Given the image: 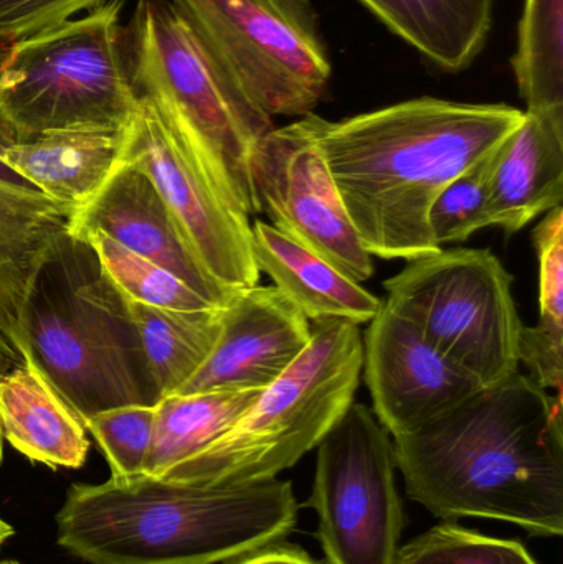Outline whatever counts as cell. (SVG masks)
I'll list each match as a JSON object with an SVG mask.
<instances>
[{
  "instance_id": "cell-1",
  "label": "cell",
  "mask_w": 563,
  "mask_h": 564,
  "mask_svg": "<svg viewBox=\"0 0 563 564\" xmlns=\"http://www.w3.org/2000/svg\"><path fill=\"white\" fill-rule=\"evenodd\" d=\"M509 105L423 98L344 121L310 115L347 217L370 257L413 261L442 250L429 212L440 192L524 121Z\"/></svg>"
},
{
  "instance_id": "cell-2",
  "label": "cell",
  "mask_w": 563,
  "mask_h": 564,
  "mask_svg": "<svg viewBox=\"0 0 563 564\" xmlns=\"http://www.w3.org/2000/svg\"><path fill=\"white\" fill-rule=\"evenodd\" d=\"M407 492L439 519L505 520L563 532L562 393L531 377L483 388L450 413L393 437Z\"/></svg>"
},
{
  "instance_id": "cell-3",
  "label": "cell",
  "mask_w": 563,
  "mask_h": 564,
  "mask_svg": "<svg viewBox=\"0 0 563 564\" xmlns=\"http://www.w3.org/2000/svg\"><path fill=\"white\" fill-rule=\"evenodd\" d=\"M296 512L291 484L278 479H109L72 486L56 513V542L88 564H215L283 539Z\"/></svg>"
},
{
  "instance_id": "cell-4",
  "label": "cell",
  "mask_w": 563,
  "mask_h": 564,
  "mask_svg": "<svg viewBox=\"0 0 563 564\" xmlns=\"http://www.w3.org/2000/svg\"><path fill=\"white\" fill-rule=\"evenodd\" d=\"M22 347L82 423L99 411L161 400L128 299L91 245L68 231L30 284Z\"/></svg>"
},
{
  "instance_id": "cell-5",
  "label": "cell",
  "mask_w": 563,
  "mask_h": 564,
  "mask_svg": "<svg viewBox=\"0 0 563 564\" xmlns=\"http://www.w3.org/2000/svg\"><path fill=\"white\" fill-rule=\"evenodd\" d=\"M124 50L138 98L151 99L235 210L260 214L250 161L273 119L218 72L171 0H139Z\"/></svg>"
},
{
  "instance_id": "cell-6",
  "label": "cell",
  "mask_w": 563,
  "mask_h": 564,
  "mask_svg": "<svg viewBox=\"0 0 563 564\" xmlns=\"http://www.w3.org/2000/svg\"><path fill=\"white\" fill-rule=\"evenodd\" d=\"M362 365L359 325L343 318L314 322L301 357L224 434L162 480L237 486L277 479L320 446L349 410Z\"/></svg>"
},
{
  "instance_id": "cell-7",
  "label": "cell",
  "mask_w": 563,
  "mask_h": 564,
  "mask_svg": "<svg viewBox=\"0 0 563 564\" xmlns=\"http://www.w3.org/2000/svg\"><path fill=\"white\" fill-rule=\"evenodd\" d=\"M124 0H106L12 43L0 72V115L20 141L76 128L122 129L138 95L126 62Z\"/></svg>"
},
{
  "instance_id": "cell-8",
  "label": "cell",
  "mask_w": 563,
  "mask_h": 564,
  "mask_svg": "<svg viewBox=\"0 0 563 564\" xmlns=\"http://www.w3.org/2000/svg\"><path fill=\"white\" fill-rule=\"evenodd\" d=\"M218 72L260 111L304 118L333 62L313 0H171Z\"/></svg>"
},
{
  "instance_id": "cell-9",
  "label": "cell",
  "mask_w": 563,
  "mask_h": 564,
  "mask_svg": "<svg viewBox=\"0 0 563 564\" xmlns=\"http://www.w3.org/2000/svg\"><path fill=\"white\" fill-rule=\"evenodd\" d=\"M386 304L485 387L519 370L512 276L489 250H440L383 282Z\"/></svg>"
},
{
  "instance_id": "cell-10",
  "label": "cell",
  "mask_w": 563,
  "mask_h": 564,
  "mask_svg": "<svg viewBox=\"0 0 563 564\" xmlns=\"http://www.w3.org/2000/svg\"><path fill=\"white\" fill-rule=\"evenodd\" d=\"M396 449L366 404H350L317 446L311 506L331 564H396L403 527Z\"/></svg>"
},
{
  "instance_id": "cell-11",
  "label": "cell",
  "mask_w": 563,
  "mask_h": 564,
  "mask_svg": "<svg viewBox=\"0 0 563 564\" xmlns=\"http://www.w3.org/2000/svg\"><path fill=\"white\" fill-rule=\"evenodd\" d=\"M119 162L151 178L188 253L225 295L260 284L250 220L221 197L151 99L139 98Z\"/></svg>"
},
{
  "instance_id": "cell-12",
  "label": "cell",
  "mask_w": 563,
  "mask_h": 564,
  "mask_svg": "<svg viewBox=\"0 0 563 564\" xmlns=\"http://www.w3.org/2000/svg\"><path fill=\"white\" fill-rule=\"evenodd\" d=\"M250 175L255 200L271 227L350 280L372 278V257L347 217L310 115L274 128L258 144Z\"/></svg>"
},
{
  "instance_id": "cell-13",
  "label": "cell",
  "mask_w": 563,
  "mask_h": 564,
  "mask_svg": "<svg viewBox=\"0 0 563 564\" xmlns=\"http://www.w3.org/2000/svg\"><path fill=\"white\" fill-rule=\"evenodd\" d=\"M373 414L393 437L413 433L486 388L383 302L364 337Z\"/></svg>"
},
{
  "instance_id": "cell-14",
  "label": "cell",
  "mask_w": 563,
  "mask_h": 564,
  "mask_svg": "<svg viewBox=\"0 0 563 564\" xmlns=\"http://www.w3.org/2000/svg\"><path fill=\"white\" fill-rule=\"evenodd\" d=\"M310 341V321L274 285L241 289L221 305L214 350L175 394L263 391L301 357Z\"/></svg>"
},
{
  "instance_id": "cell-15",
  "label": "cell",
  "mask_w": 563,
  "mask_h": 564,
  "mask_svg": "<svg viewBox=\"0 0 563 564\" xmlns=\"http://www.w3.org/2000/svg\"><path fill=\"white\" fill-rule=\"evenodd\" d=\"M89 231H101L132 253L165 268L214 304L224 305L230 299L195 263L158 188L132 165L118 162L101 191L76 210L68 234L79 238Z\"/></svg>"
},
{
  "instance_id": "cell-16",
  "label": "cell",
  "mask_w": 563,
  "mask_h": 564,
  "mask_svg": "<svg viewBox=\"0 0 563 564\" xmlns=\"http://www.w3.org/2000/svg\"><path fill=\"white\" fill-rule=\"evenodd\" d=\"M524 112L522 124L495 152L489 177L488 224L508 235L563 200V109Z\"/></svg>"
},
{
  "instance_id": "cell-17",
  "label": "cell",
  "mask_w": 563,
  "mask_h": 564,
  "mask_svg": "<svg viewBox=\"0 0 563 564\" xmlns=\"http://www.w3.org/2000/svg\"><path fill=\"white\" fill-rule=\"evenodd\" d=\"M75 214L0 159V328L19 348L30 284L50 248L69 230Z\"/></svg>"
},
{
  "instance_id": "cell-18",
  "label": "cell",
  "mask_w": 563,
  "mask_h": 564,
  "mask_svg": "<svg viewBox=\"0 0 563 564\" xmlns=\"http://www.w3.org/2000/svg\"><path fill=\"white\" fill-rule=\"evenodd\" d=\"M20 350L22 364L0 380L2 437L33 463L79 469L89 451L85 426L29 350Z\"/></svg>"
},
{
  "instance_id": "cell-19",
  "label": "cell",
  "mask_w": 563,
  "mask_h": 564,
  "mask_svg": "<svg viewBox=\"0 0 563 564\" xmlns=\"http://www.w3.org/2000/svg\"><path fill=\"white\" fill-rule=\"evenodd\" d=\"M122 131L124 128L50 131L10 145L0 159L46 197L79 210L101 191L118 165Z\"/></svg>"
},
{
  "instance_id": "cell-20",
  "label": "cell",
  "mask_w": 563,
  "mask_h": 564,
  "mask_svg": "<svg viewBox=\"0 0 563 564\" xmlns=\"http://www.w3.org/2000/svg\"><path fill=\"white\" fill-rule=\"evenodd\" d=\"M253 257L260 273L268 274L274 288L290 299L307 321L343 318L369 324L382 307V299L334 270L326 261L294 243L283 234L255 220Z\"/></svg>"
},
{
  "instance_id": "cell-21",
  "label": "cell",
  "mask_w": 563,
  "mask_h": 564,
  "mask_svg": "<svg viewBox=\"0 0 563 564\" xmlns=\"http://www.w3.org/2000/svg\"><path fill=\"white\" fill-rule=\"evenodd\" d=\"M443 73L476 62L492 29L495 0H356Z\"/></svg>"
},
{
  "instance_id": "cell-22",
  "label": "cell",
  "mask_w": 563,
  "mask_h": 564,
  "mask_svg": "<svg viewBox=\"0 0 563 564\" xmlns=\"http://www.w3.org/2000/svg\"><path fill=\"white\" fill-rule=\"evenodd\" d=\"M260 390L171 394L155 404L154 440L144 476L162 479L224 434L260 397Z\"/></svg>"
},
{
  "instance_id": "cell-23",
  "label": "cell",
  "mask_w": 563,
  "mask_h": 564,
  "mask_svg": "<svg viewBox=\"0 0 563 564\" xmlns=\"http://www.w3.org/2000/svg\"><path fill=\"white\" fill-rule=\"evenodd\" d=\"M128 302L161 398L178 393L214 350L221 307L172 311Z\"/></svg>"
},
{
  "instance_id": "cell-24",
  "label": "cell",
  "mask_w": 563,
  "mask_h": 564,
  "mask_svg": "<svg viewBox=\"0 0 563 564\" xmlns=\"http://www.w3.org/2000/svg\"><path fill=\"white\" fill-rule=\"evenodd\" d=\"M512 69L526 111L563 109V0H526Z\"/></svg>"
},
{
  "instance_id": "cell-25",
  "label": "cell",
  "mask_w": 563,
  "mask_h": 564,
  "mask_svg": "<svg viewBox=\"0 0 563 564\" xmlns=\"http://www.w3.org/2000/svg\"><path fill=\"white\" fill-rule=\"evenodd\" d=\"M79 238L91 245L102 270L128 301L172 311L221 307L208 301L187 282L178 280L171 271L132 253L101 231H89Z\"/></svg>"
},
{
  "instance_id": "cell-26",
  "label": "cell",
  "mask_w": 563,
  "mask_h": 564,
  "mask_svg": "<svg viewBox=\"0 0 563 564\" xmlns=\"http://www.w3.org/2000/svg\"><path fill=\"white\" fill-rule=\"evenodd\" d=\"M396 564H539L515 540L443 523L399 549Z\"/></svg>"
},
{
  "instance_id": "cell-27",
  "label": "cell",
  "mask_w": 563,
  "mask_h": 564,
  "mask_svg": "<svg viewBox=\"0 0 563 564\" xmlns=\"http://www.w3.org/2000/svg\"><path fill=\"white\" fill-rule=\"evenodd\" d=\"M111 467V479L144 476L154 440L155 404H126L83 421Z\"/></svg>"
},
{
  "instance_id": "cell-28",
  "label": "cell",
  "mask_w": 563,
  "mask_h": 564,
  "mask_svg": "<svg viewBox=\"0 0 563 564\" xmlns=\"http://www.w3.org/2000/svg\"><path fill=\"white\" fill-rule=\"evenodd\" d=\"M495 152L450 182L430 207L429 227L440 248L463 243L476 231L489 227V177Z\"/></svg>"
},
{
  "instance_id": "cell-29",
  "label": "cell",
  "mask_w": 563,
  "mask_h": 564,
  "mask_svg": "<svg viewBox=\"0 0 563 564\" xmlns=\"http://www.w3.org/2000/svg\"><path fill=\"white\" fill-rule=\"evenodd\" d=\"M539 260V330L563 344V210L548 212L532 234Z\"/></svg>"
},
{
  "instance_id": "cell-30",
  "label": "cell",
  "mask_w": 563,
  "mask_h": 564,
  "mask_svg": "<svg viewBox=\"0 0 563 564\" xmlns=\"http://www.w3.org/2000/svg\"><path fill=\"white\" fill-rule=\"evenodd\" d=\"M106 0H0V43L20 42L89 12Z\"/></svg>"
},
{
  "instance_id": "cell-31",
  "label": "cell",
  "mask_w": 563,
  "mask_h": 564,
  "mask_svg": "<svg viewBox=\"0 0 563 564\" xmlns=\"http://www.w3.org/2000/svg\"><path fill=\"white\" fill-rule=\"evenodd\" d=\"M519 364L531 371V378L539 387L554 388L562 393L563 384V344L542 334L538 327L522 325L519 335Z\"/></svg>"
},
{
  "instance_id": "cell-32",
  "label": "cell",
  "mask_w": 563,
  "mask_h": 564,
  "mask_svg": "<svg viewBox=\"0 0 563 564\" xmlns=\"http://www.w3.org/2000/svg\"><path fill=\"white\" fill-rule=\"evenodd\" d=\"M235 564H317L300 549L293 546H263L247 553Z\"/></svg>"
},
{
  "instance_id": "cell-33",
  "label": "cell",
  "mask_w": 563,
  "mask_h": 564,
  "mask_svg": "<svg viewBox=\"0 0 563 564\" xmlns=\"http://www.w3.org/2000/svg\"><path fill=\"white\" fill-rule=\"evenodd\" d=\"M23 357L20 348L13 344L12 338L0 328V380L22 364ZM3 460L2 431H0V464Z\"/></svg>"
},
{
  "instance_id": "cell-34",
  "label": "cell",
  "mask_w": 563,
  "mask_h": 564,
  "mask_svg": "<svg viewBox=\"0 0 563 564\" xmlns=\"http://www.w3.org/2000/svg\"><path fill=\"white\" fill-rule=\"evenodd\" d=\"M17 142H19V138H17L15 131L10 128L9 122L0 115V154L6 149H9L10 145L17 144Z\"/></svg>"
},
{
  "instance_id": "cell-35",
  "label": "cell",
  "mask_w": 563,
  "mask_h": 564,
  "mask_svg": "<svg viewBox=\"0 0 563 564\" xmlns=\"http://www.w3.org/2000/svg\"><path fill=\"white\" fill-rule=\"evenodd\" d=\"M13 529H12V525H10V523H7L6 520L2 519V517H0V549H2L3 546V543L7 542V540L10 539V536L13 535Z\"/></svg>"
},
{
  "instance_id": "cell-36",
  "label": "cell",
  "mask_w": 563,
  "mask_h": 564,
  "mask_svg": "<svg viewBox=\"0 0 563 564\" xmlns=\"http://www.w3.org/2000/svg\"><path fill=\"white\" fill-rule=\"evenodd\" d=\"M10 45L7 43H0V72H2L3 63H6L7 56H9Z\"/></svg>"
},
{
  "instance_id": "cell-37",
  "label": "cell",
  "mask_w": 563,
  "mask_h": 564,
  "mask_svg": "<svg viewBox=\"0 0 563 564\" xmlns=\"http://www.w3.org/2000/svg\"><path fill=\"white\" fill-rule=\"evenodd\" d=\"M0 564H20L17 562H10V560H7V562H0Z\"/></svg>"
}]
</instances>
